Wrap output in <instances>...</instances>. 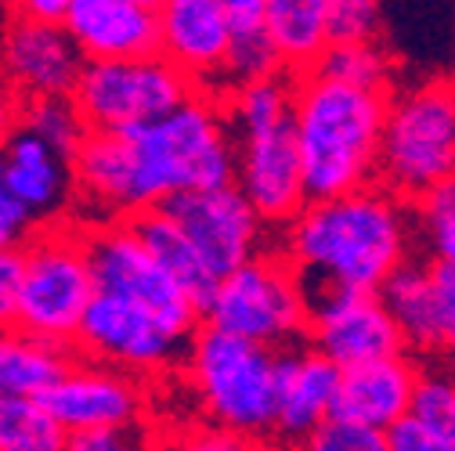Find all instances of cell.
Segmentation results:
<instances>
[{
  "label": "cell",
  "mask_w": 455,
  "mask_h": 451,
  "mask_svg": "<svg viewBox=\"0 0 455 451\" xmlns=\"http://www.w3.org/2000/svg\"><path fill=\"white\" fill-rule=\"evenodd\" d=\"M76 202L94 220L152 210L178 192L235 185V141L213 94L192 91L163 116L120 131H87L73 152Z\"/></svg>",
  "instance_id": "obj_1"
},
{
  "label": "cell",
  "mask_w": 455,
  "mask_h": 451,
  "mask_svg": "<svg viewBox=\"0 0 455 451\" xmlns=\"http://www.w3.org/2000/svg\"><path fill=\"white\" fill-rule=\"evenodd\" d=\"M416 220L409 202L387 188H355L307 199L286 224V257L307 281L379 289L383 278L412 257Z\"/></svg>",
  "instance_id": "obj_2"
},
{
  "label": "cell",
  "mask_w": 455,
  "mask_h": 451,
  "mask_svg": "<svg viewBox=\"0 0 455 451\" xmlns=\"http://www.w3.org/2000/svg\"><path fill=\"white\" fill-rule=\"evenodd\" d=\"M383 91L339 83L318 69L293 76V131L307 199H329L376 181L387 120Z\"/></svg>",
  "instance_id": "obj_3"
},
{
  "label": "cell",
  "mask_w": 455,
  "mask_h": 451,
  "mask_svg": "<svg viewBox=\"0 0 455 451\" xmlns=\"http://www.w3.org/2000/svg\"><path fill=\"white\" fill-rule=\"evenodd\" d=\"M220 105L235 141V188L250 199L264 224L286 228L307 202L290 73L239 83L220 98Z\"/></svg>",
  "instance_id": "obj_4"
},
{
  "label": "cell",
  "mask_w": 455,
  "mask_h": 451,
  "mask_svg": "<svg viewBox=\"0 0 455 451\" xmlns=\"http://www.w3.org/2000/svg\"><path fill=\"white\" fill-rule=\"evenodd\" d=\"M275 354L220 328H196L185 368L213 426L260 440L275 433Z\"/></svg>",
  "instance_id": "obj_5"
},
{
  "label": "cell",
  "mask_w": 455,
  "mask_h": 451,
  "mask_svg": "<svg viewBox=\"0 0 455 451\" xmlns=\"http://www.w3.org/2000/svg\"><path fill=\"white\" fill-rule=\"evenodd\" d=\"M376 178L405 202L455 178V80L390 94Z\"/></svg>",
  "instance_id": "obj_6"
},
{
  "label": "cell",
  "mask_w": 455,
  "mask_h": 451,
  "mask_svg": "<svg viewBox=\"0 0 455 451\" xmlns=\"http://www.w3.org/2000/svg\"><path fill=\"white\" fill-rule=\"evenodd\" d=\"M19 253H22V274H19L15 325L33 336H44L51 344L73 347L80 318L94 297L84 224L73 217L40 224Z\"/></svg>",
  "instance_id": "obj_7"
},
{
  "label": "cell",
  "mask_w": 455,
  "mask_h": 451,
  "mask_svg": "<svg viewBox=\"0 0 455 451\" xmlns=\"http://www.w3.org/2000/svg\"><path fill=\"white\" fill-rule=\"evenodd\" d=\"M210 328L243 336V340L282 351L304 340L307 328V300L304 281L290 257L257 253L235 271L213 281V289L199 311Z\"/></svg>",
  "instance_id": "obj_8"
},
{
  "label": "cell",
  "mask_w": 455,
  "mask_h": 451,
  "mask_svg": "<svg viewBox=\"0 0 455 451\" xmlns=\"http://www.w3.org/2000/svg\"><path fill=\"white\" fill-rule=\"evenodd\" d=\"M192 91L196 83L156 51L141 59H87L69 98L91 131H120L163 116Z\"/></svg>",
  "instance_id": "obj_9"
},
{
  "label": "cell",
  "mask_w": 455,
  "mask_h": 451,
  "mask_svg": "<svg viewBox=\"0 0 455 451\" xmlns=\"http://www.w3.org/2000/svg\"><path fill=\"white\" fill-rule=\"evenodd\" d=\"M87 235V260L94 274V289L108 297H124L145 311H152L159 321H166L181 336H196L199 328V307L188 300V293L166 274V267L145 249L138 232L127 217L94 220L84 224Z\"/></svg>",
  "instance_id": "obj_10"
},
{
  "label": "cell",
  "mask_w": 455,
  "mask_h": 451,
  "mask_svg": "<svg viewBox=\"0 0 455 451\" xmlns=\"http://www.w3.org/2000/svg\"><path fill=\"white\" fill-rule=\"evenodd\" d=\"M188 344H192V336L174 332L152 311L124 297H108L94 289L80 318V328H76L73 354L124 368L141 379H156L185 365Z\"/></svg>",
  "instance_id": "obj_11"
},
{
  "label": "cell",
  "mask_w": 455,
  "mask_h": 451,
  "mask_svg": "<svg viewBox=\"0 0 455 451\" xmlns=\"http://www.w3.org/2000/svg\"><path fill=\"white\" fill-rule=\"evenodd\" d=\"M304 281L307 300V344L325 354L336 368L365 365L376 358L405 354V336L390 318L376 289H347L329 281Z\"/></svg>",
  "instance_id": "obj_12"
},
{
  "label": "cell",
  "mask_w": 455,
  "mask_h": 451,
  "mask_svg": "<svg viewBox=\"0 0 455 451\" xmlns=\"http://www.w3.org/2000/svg\"><path fill=\"white\" fill-rule=\"evenodd\" d=\"M159 206L178 220V228L188 235V242L196 246L199 260L213 278L235 271L264 246L267 224L257 217V210L235 185L178 192Z\"/></svg>",
  "instance_id": "obj_13"
},
{
  "label": "cell",
  "mask_w": 455,
  "mask_h": 451,
  "mask_svg": "<svg viewBox=\"0 0 455 451\" xmlns=\"http://www.w3.org/2000/svg\"><path fill=\"white\" fill-rule=\"evenodd\" d=\"M40 401L62 423L66 433H73V430H94V426L141 423L148 390L141 376L73 354L62 376L40 393Z\"/></svg>",
  "instance_id": "obj_14"
},
{
  "label": "cell",
  "mask_w": 455,
  "mask_h": 451,
  "mask_svg": "<svg viewBox=\"0 0 455 451\" xmlns=\"http://www.w3.org/2000/svg\"><path fill=\"white\" fill-rule=\"evenodd\" d=\"M80 69L84 54L62 22L8 19L0 33V76L22 94V101L73 94Z\"/></svg>",
  "instance_id": "obj_15"
},
{
  "label": "cell",
  "mask_w": 455,
  "mask_h": 451,
  "mask_svg": "<svg viewBox=\"0 0 455 451\" xmlns=\"http://www.w3.org/2000/svg\"><path fill=\"white\" fill-rule=\"evenodd\" d=\"M159 54L174 62L203 94L220 98V66L232 22L217 0H159Z\"/></svg>",
  "instance_id": "obj_16"
},
{
  "label": "cell",
  "mask_w": 455,
  "mask_h": 451,
  "mask_svg": "<svg viewBox=\"0 0 455 451\" xmlns=\"http://www.w3.org/2000/svg\"><path fill=\"white\" fill-rule=\"evenodd\" d=\"M0 170H4L12 192L22 199V206L33 213L36 224H54L73 213L76 202L73 159L40 141L22 123L0 148Z\"/></svg>",
  "instance_id": "obj_17"
},
{
  "label": "cell",
  "mask_w": 455,
  "mask_h": 451,
  "mask_svg": "<svg viewBox=\"0 0 455 451\" xmlns=\"http://www.w3.org/2000/svg\"><path fill=\"white\" fill-rule=\"evenodd\" d=\"M339 368L307 347H282L275 354V433L282 440H307V433L332 415Z\"/></svg>",
  "instance_id": "obj_18"
},
{
  "label": "cell",
  "mask_w": 455,
  "mask_h": 451,
  "mask_svg": "<svg viewBox=\"0 0 455 451\" xmlns=\"http://www.w3.org/2000/svg\"><path fill=\"white\" fill-rule=\"evenodd\" d=\"M66 33L87 59H141L159 51V22L156 8L134 0H73L66 19Z\"/></svg>",
  "instance_id": "obj_19"
},
{
  "label": "cell",
  "mask_w": 455,
  "mask_h": 451,
  "mask_svg": "<svg viewBox=\"0 0 455 451\" xmlns=\"http://www.w3.org/2000/svg\"><path fill=\"white\" fill-rule=\"evenodd\" d=\"M419 365L409 354H390L365 365L339 368V386L332 415H344L376 430H390L397 419L409 415Z\"/></svg>",
  "instance_id": "obj_20"
},
{
  "label": "cell",
  "mask_w": 455,
  "mask_h": 451,
  "mask_svg": "<svg viewBox=\"0 0 455 451\" xmlns=\"http://www.w3.org/2000/svg\"><path fill=\"white\" fill-rule=\"evenodd\" d=\"M73 361V347L51 344L19 325H0V398H40Z\"/></svg>",
  "instance_id": "obj_21"
},
{
  "label": "cell",
  "mask_w": 455,
  "mask_h": 451,
  "mask_svg": "<svg viewBox=\"0 0 455 451\" xmlns=\"http://www.w3.org/2000/svg\"><path fill=\"white\" fill-rule=\"evenodd\" d=\"M131 228L138 232V239L145 242V249L166 267V274L178 281V286L188 293V300L203 311L210 289H213V274L206 271V264L199 260L196 246L188 242V235L178 228V220L170 217L163 206H152V210H138L127 217Z\"/></svg>",
  "instance_id": "obj_22"
},
{
  "label": "cell",
  "mask_w": 455,
  "mask_h": 451,
  "mask_svg": "<svg viewBox=\"0 0 455 451\" xmlns=\"http://www.w3.org/2000/svg\"><path fill=\"white\" fill-rule=\"evenodd\" d=\"M260 22L271 33L290 76L315 69L329 47L325 0H264Z\"/></svg>",
  "instance_id": "obj_23"
},
{
  "label": "cell",
  "mask_w": 455,
  "mask_h": 451,
  "mask_svg": "<svg viewBox=\"0 0 455 451\" xmlns=\"http://www.w3.org/2000/svg\"><path fill=\"white\" fill-rule=\"evenodd\" d=\"M405 336V347L430 351V289H427V264L423 260H402L376 289Z\"/></svg>",
  "instance_id": "obj_24"
},
{
  "label": "cell",
  "mask_w": 455,
  "mask_h": 451,
  "mask_svg": "<svg viewBox=\"0 0 455 451\" xmlns=\"http://www.w3.org/2000/svg\"><path fill=\"white\" fill-rule=\"evenodd\" d=\"M278 73H286V66H282V54L271 33L264 29V22H232V36H228L224 66H220V98L239 83Z\"/></svg>",
  "instance_id": "obj_25"
},
{
  "label": "cell",
  "mask_w": 455,
  "mask_h": 451,
  "mask_svg": "<svg viewBox=\"0 0 455 451\" xmlns=\"http://www.w3.org/2000/svg\"><path fill=\"white\" fill-rule=\"evenodd\" d=\"M66 437L40 398H0V451H66Z\"/></svg>",
  "instance_id": "obj_26"
},
{
  "label": "cell",
  "mask_w": 455,
  "mask_h": 451,
  "mask_svg": "<svg viewBox=\"0 0 455 451\" xmlns=\"http://www.w3.org/2000/svg\"><path fill=\"white\" fill-rule=\"evenodd\" d=\"M318 73L351 83V87H365V91H383L390 94V59L376 40H351V44H329L325 54L315 66Z\"/></svg>",
  "instance_id": "obj_27"
},
{
  "label": "cell",
  "mask_w": 455,
  "mask_h": 451,
  "mask_svg": "<svg viewBox=\"0 0 455 451\" xmlns=\"http://www.w3.org/2000/svg\"><path fill=\"white\" fill-rule=\"evenodd\" d=\"M26 131H33L40 141H47L51 148H59L62 155L73 159V152L80 148V141L87 138V123L80 116V108L69 94H54V98H26L22 101V120Z\"/></svg>",
  "instance_id": "obj_28"
},
{
  "label": "cell",
  "mask_w": 455,
  "mask_h": 451,
  "mask_svg": "<svg viewBox=\"0 0 455 451\" xmlns=\"http://www.w3.org/2000/svg\"><path fill=\"white\" fill-rule=\"evenodd\" d=\"M409 419H416L430 437L455 447V372L448 368H419Z\"/></svg>",
  "instance_id": "obj_29"
},
{
  "label": "cell",
  "mask_w": 455,
  "mask_h": 451,
  "mask_svg": "<svg viewBox=\"0 0 455 451\" xmlns=\"http://www.w3.org/2000/svg\"><path fill=\"white\" fill-rule=\"evenodd\" d=\"M430 289V354H455V257L427 264Z\"/></svg>",
  "instance_id": "obj_30"
},
{
  "label": "cell",
  "mask_w": 455,
  "mask_h": 451,
  "mask_svg": "<svg viewBox=\"0 0 455 451\" xmlns=\"http://www.w3.org/2000/svg\"><path fill=\"white\" fill-rule=\"evenodd\" d=\"M416 206V224L437 257H455V178L430 188Z\"/></svg>",
  "instance_id": "obj_31"
},
{
  "label": "cell",
  "mask_w": 455,
  "mask_h": 451,
  "mask_svg": "<svg viewBox=\"0 0 455 451\" xmlns=\"http://www.w3.org/2000/svg\"><path fill=\"white\" fill-rule=\"evenodd\" d=\"M304 444L311 451H390L387 430H376L344 415H329L325 423H318Z\"/></svg>",
  "instance_id": "obj_32"
},
{
  "label": "cell",
  "mask_w": 455,
  "mask_h": 451,
  "mask_svg": "<svg viewBox=\"0 0 455 451\" xmlns=\"http://www.w3.org/2000/svg\"><path fill=\"white\" fill-rule=\"evenodd\" d=\"M325 26L329 44L376 40L383 26L379 0H325Z\"/></svg>",
  "instance_id": "obj_33"
},
{
  "label": "cell",
  "mask_w": 455,
  "mask_h": 451,
  "mask_svg": "<svg viewBox=\"0 0 455 451\" xmlns=\"http://www.w3.org/2000/svg\"><path fill=\"white\" fill-rule=\"evenodd\" d=\"M152 433L141 423L131 426H94V430H73L66 437V451H145Z\"/></svg>",
  "instance_id": "obj_34"
},
{
  "label": "cell",
  "mask_w": 455,
  "mask_h": 451,
  "mask_svg": "<svg viewBox=\"0 0 455 451\" xmlns=\"http://www.w3.org/2000/svg\"><path fill=\"white\" fill-rule=\"evenodd\" d=\"M40 228L33 213L22 206V199L12 192L4 170H0V249H22L29 235Z\"/></svg>",
  "instance_id": "obj_35"
},
{
  "label": "cell",
  "mask_w": 455,
  "mask_h": 451,
  "mask_svg": "<svg viewBox=\"0 0 455 451\" xmlns=\"http://www.w3.org/2000/svg\"><path fill=\"white\" fill-rule=\"evenodd\" d=\"M174 451H257L250 437L232 433L224 426H192L174 440Z\"/></svg>",
  "instance_id": "obj_36"
},
{
  "label": "cell",
  "mask_w": 455,
  "mask_h": 451,
  "mask_svg": "<svg viewBox=\"0 0 455 451\" xmlns=\"http://www.w3.org/2000/svg\"><path fill=\"white\" fill-rule=\"evenodd\" d=\"M387 444H390V451H455L451 444H444V440H437V437H430L416 419H397L390 430H387Z\"/></svg>",
  "instance_id": "obj_37"
},
{
  "label": "cell",
  "mask_w": 455,
  "mask_h": 451,
  "mask_svg": "<svg viewBox=\"0 0 455 451\" xmlns=\"http://www.w3.org/2000/svg\"><path fill=\"white\" fill-rule=\"evenodd\" d=\"M19 274H22V253L19 249H0V325H15Z\"/></svg>",
  "instance_id": "obj_38"
},
{
  "label": "cell",
  "mask_w": 455,
  "mask_h": 451,
  "mask_svg": "<svg viewBox=\"0 0 455 451\" xmlns=\"http://www.w3.org/2000/svg\"><path fill=\"white\" fill-rule=\"evenodd\" d=\"M73 0H4L8 19H36V22H62Z\"/></svg>",
  "instance_id": "obj_39"
},
{
  "label": "cell",
  "mask_w": 455,
  "mask_h": 451,
  "mask_svg": "<svg viewBox=\"0 0 455 451\" xmlns=\"http://www.w3.org/2000/svg\"><path fill=\"white\" fill-rule=\"evenodd\" d=\"M19 120H22V94L0 76V148H4V141L19 127Z\"/></svg>",
  "instance_id": "obj_40"
},
{
  "label": "cell",
  "mask_w": 455,
  "mask_h": 451,
  "mask_svg": "<svg viewBox=\"0 0 455 451\" xmlns=\"http://www.w3.org/2000/svg\"><path fill=\"white\" fill-rule=\"evenodd\" d=\"M228 22H260L264 15V0H217Z\"/></svg>",
  "instance_id": "obj_41"
},
{
  "label": "cell",
  "mask_w": 455,
  "mask_h": 451,
  "mask_svg": "<svg viewBox=\"0 0 455 451\" xmlns=\"http://www.w3.org/2000/svg\"><path fill=\"white\" fill-rule=\"evenodd\" d=\"M145 451H174V440H163V437H152Z\"/></svg>",
  "instance_id": "obj_42"
},
{
  "label": "cell",
  "mask_w": 455,
  "mask_h": 451,
  "mask_svg": "<svg viewBox=\"0 0 455 451\" xmlns=\"http://www.w3.org/2000/svg\"><path fill=\"white\" fill-rule=\"evenodd\" d=\"M282 451H311L304 440H290V447H282Z\"/></svg>",
  "instance_id": "obj_43"
},
{
  "label": "cell",
  "mask_w": 455,
  "mask_h": 451,
  "mask_svg": "<svg viewBox=\"0 0 455 451\" xmlns=\"http://www.w3.org/2000/svg\"><path fill=\"white\" fill-rule=\"evenodd\" d=\"M134 4H145V8H159V0H134Z\"/></svg>",
  "instance_id": "obj_44"
}]
</instances>
